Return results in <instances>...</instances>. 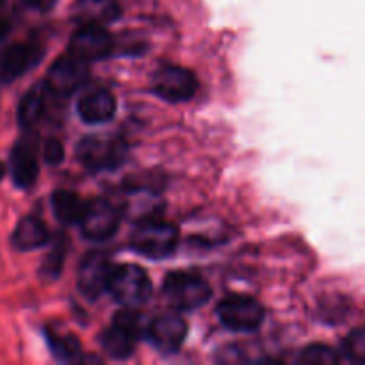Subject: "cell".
<instances>
[{
  "instance_id": "cell-9",
  "label": "cell",
  "mask_w": 365,
  "mask_h": 365,
  "mask_svg": "<svg viewBox=\"0 0 365 365\" xmlns=\"http://www.w3.org/2000/svg\"><path fill=\"white\" fill-rule=\"evenodd\" d=\"M114 38L102 25H81L70 39V53L82 61H98L110 56Z\"/></svg>"
},
{
  "instance_id": "cell-4",
  "label": "cell",
  "mask_w": 365,
  "mask_h": 365,
  "mask_svg": "<svg viewBox=\"0 0 365 365\" xmlns=\"http://www.w3.org/2000/svg\"><path fill=\"white\" fill-rule=\"evenodd\" d=\"M107 291L123 307H139L152 294V284L145 269L134 264L113 266Z\"/></svg>"
},
{
  "instance_id": "cell-6",
  "label": "cell",
  "mask_w": 365,
  "mask_h": 365,
  "mask_svg": "<svg viewBox=\"0 0 365 365\" xmlns=\"http://www.w3.org/2000/svg\"><path fill=\"white\" fill-rule=\"evenodd\" d=\"M198 88L195 73L182 66H163L153 73L152 89L166 102H185L192 98Z\"/></svg>"
},
{
  "instance_id": "cell-23",
  "label": "cell",
  "mask_w": 365,
  "mask_h": 365,
  "mask_svg": "<svg viewBox=\"0 0 365 365\" xmlns=\"http://www.w3.org/2000/svg\"><path fill=\"white\" fill-rule=\"evenodd\" d=\"M63 262H64V245L63 241H61L59 245H56V248L52 250V253L46 257L45 264H43L41 274L46 278H57L61 267H63Z\"/></svg>"
},
{
  "instance_id": "cell-27",
  "label": "cell",
  "mask_w": 365,
  "mask_h": 365,
  "mask_svg": "<svg viewBox=\"0 0 365 365\" xmlns=\"http://www.w3.org/2000/svg\"><path fill=\"white\" fill-rule=\"evenodd\" d=\"M4 175H6V166H4L2 163H0V180L4 178Z\"/></svg>"
},
{
  "instance_id": "cell-24",
  "label": "cell",
  "mask_w": 365,
  "mask_h": 365,
  "mask_svg": "<svg viewBox=\"0 0 365 365\" xmlns=\"http://www.w3.org/2000/svg\"><path fill=\"white\" fill-rule=\"evenodd\" d=\"M43 155H45L46 163L52 164V166H57V164H61L64 160L63 143H61L59 139H56V138H50L48 141H46L45 150H43Z\"/></svg>"
},
{
  "instance_id": "cell-15",
  "label": "cell",
  "mask_w": 365,
  "mask_h": 365,
  "mask_svg": "<svg viewBox=\"0 0 365 365\" xmlns=\"http://www.w3.org/2000/svg\"><path fill=\"white\" fill-rule=\"evenodd\" d=\"M121 7L118 0H77L73 6V18L81 25H102L120 18Z\"/></svg>"
},
{
  "instance_id": "cell-2",
  "label": "cell",
  "mask_w": 365,
  "mask_h": 365,
  "mask_svg": "<svg viewBox=\"0 0 365 365\" xmlns=\"http://www.w3.org/2000/svg\"><path fill=\"white\" fill-rule=\"evenodd\" d=\"M75 155L89 171L114 170L127 157V145L114 135H88L77 145Z\"/></svg>"
},
{
  "instance_id": "cell-26",
  "label": "cell",
  "mask_w": 365,
  "mask_h": 365,
  "mask_svg": "<svg viewBox=\"0 0 365 365\" xmlns=\"http://www.w3.org/2000/svg\"><path fill=\"white\" fill-rule=\"evenodd\" d=\"M9 31H11L9 20H7V18H4V16H0V41H2V39L6 38L7 34H9Z\"/></svg>"
},
{
  "instance_id": "cell-21",
  "label": "cell",
  "mask_w": 365,
  "mask_h": 365,
  "mask_svg": "<svg viewBox=\"0 0 365 365\" xmlns=\"http://www.w3.org/2000/svg\"><path fill=\"white\" fill-rule=\"evenodd\" d=\"M299 364H307V365H330V364H337L339 356L337 353L334 351L331 348L324 344H312L307 346L298 356Z\"/></svg>"
},
{
  "instance_id": "cell-22",
  "label": "cell",
  "mask_w": 365,
  "mask_h": 365,
  "mask_svg": "<svg viewBox=\"0 0 365 365\" xmlns=\"http://www.w3.org/2000/svg\"><path fill=\"white\" fill-rule=\"evenodd\" d=\"M344 353L353 362L365 364V327L356 328L346 337Z\"/></svg>"
},
{
  "instance_id": "cell-11",
  "label": "cell",
  "mask_w": 365,
  "mask_h": 365,
  "mask_svg": "<svg viewBox=\"0 0 365 365\" xmlns=\"http://www.w3.org/2000/svg\"><path fill=\"white\" fill-rule=\"evenodd\" d=\"M146 337L164 355H173L184 344L187 337V324L177 314H163L148 323Z\"/></svg>"
},
{
  "instance_id": "cell-12",
  "label": "cell",
  "mask_w": 365,
  "mask_h": 365,
  "mask_svg": "<svg viewBox=\"0 0 365 365\" xmlns=\"http://www.w3.org/2000/svg\"><path fill=\"white\" fill-rule=\"evenodd\" d=\"M43 50L36 43H14L0 52V82L16 81L41 61Z\"/></svg>"
},
{
  "instance_id": "cell-19",
  "label": "cell",
  "mask_w": 365,
  "mask_h": 365,
  "mask_svg": "<svg viewBox=\"0 0 365 365\" xmlns=\"http://www.w3.org/2000/svg\"><path fill=\"white\" fill-rule=\"evenodd\" d=\"M52 207L53 214H56V217L61 223L75 225L81 221L86 209V203L75 192L59 189V191H56L52 195Z\"/></svg>"
},
{
  "instance_id": "cell-16",
  "label": "cell",
  "mask_w": 365,
  "mask_h": 365,
  "mask_svg": "<svg viewBox=\"0 0 365 365\" xmlns=\"http://www.w3.org/2000/svg\"><path fill=\"white\" fill-rule=\"evenodd\" d=\"M139 335L132 331L130 328L125 324L114 321L113 327L107 328L100 337V344H102L103 351L109 356L116 360L128 359L134 353L135 342H138Z\"/></svg>"
},
{
  "instance_id": "cell-7",
  "label": "cell",
  "mask_w": 365,
  "mask_h": 365,
  "mask_svg": "<svg viewBox=\"0 0 365 365\" xmlns=\"http://www.w3.org/2000/svg\"><path fill=\"white\" fill-rule=\"evenodd\" d=\"M89 77L88 61L78 59L73 53H64L50 66L46 75V88L56 95H71L86 84Z\"/></svg>"
},
{
  "instance_id": "cell-18",
  "label": "cell",
  "mask_w": 365,
  "mask_h": 365,
  "mask_svg": "<svg viewBox=\"0 0 365 365\" xmlns=\"http://www.w3.org/2000/svg\"><path fill=\"white\" fill-rule=\"evenodd\" d=\"M46 95H48V88L46 84H36L25 93L21 98L20 107H18V121L24 128H32L34 125L39 123L46 110Z\"/></svg>"
},
{
  "instance_id": "cell-1",
  "label": "cell",
  "mask_w": 365,
  "mask_h": 365,
  "mask_svg": "<svg viewBox=\"0 0 365 365\" xmlns=\"http://www.w3.org/2000/svg\"><path fill=\"white\" fill-rule=\"evenodd\" d=\"M130 246L146 259H168L178 246V228L168 221H143L132 232Z\"/></svg>"
},
{
  "instance_id": "cell-17",
  "label": "cell",
  "mask_w": 365,
  "mask_h": 365,
  "mask_svg": "<svg viewBox=\"0 0 365 365\" xmlns=\"http://www.w3.org/2000/svg\"><path fill=\"white\" fill-rule=\"evenodd\" d=\"M50 239L46 225L39 217L27 216L20 220L13 232V246L20 252H32L45 246Z\"/></svg>"
},
{
  "instance_id": "cell-13",
  "label": "cell",
  "mask_w": 365,
  "mask_h": 365,
  "mask_svg": "<svg viewBox=\"0 0 365 365\" xmlns=\"http://www.w3.org/2000/svg\"><path fill=\"white\" fill-rule=\"evenodd\" d=\"M9 164L11 177H13V182L18 187L27 189L31 185H34L39 173V164L36 146L29 139H21V141H18L14 145L9 157Z\"/></svg>"
},
{
  "instance_id": "cell-25",
  "label": "cell",
  "mask_w": 365,
  "mask_h": 365,
  "mask_svg": "<svg viewBox=\"0 0 365 365\" xmlns=\"http://www.w3.org/2000/svg\"><path fill=\"white\" fill-rule=\"evenodd\" d=\"M25 2H27L31 7H36V9L46 11V9H50V7H52L57 0H25Z\"/></svg>"
},
{
  "instance_id": "cell-5",
  "label": "cell",
  "mask_w": 365,
  "mask_h": 365,
  "mask_svg": "<svg viewBox=\"0 0 365 365\" xmlns=\"http://www.w3.org/2000/svg\"><path fill=\"white\" fill-rule=\"evenodd\" d=\"M221 323L234 331H253L264 321V309L257 299L248 296H230L217 305Z\"/></svg>"
},
{
  "instance_id": "cell-10",
  "label": "cell",
  "mask_w": 365,
  "mask_h": 365,
  "mask_svg": "<svg viewBox=\"0 0 365 365\" xmlns=\"http://www.w3.org/2000/svg\"><path fill=\"white\" fill-rule=\"evenodd\" d=\"M114 264L103 252H89L78 267V291L89 299H96L107 291L110 271Z\"/></svg>"
},
{
  "instance_id": "cell-14",
  "label": "cell",
  "mask_w": 365,
  "mask_h": 365,
  "mask_svg": "<svg viewBox=\"0 0 365 365\" xmlns=\"http://www.w3.org/2000/svg\"><path fill=\"white\" fill-rule=\"evenodd\" d=\"M77 110L86 123H106L116 114V98L107 89H93L78 98Z\"/></svg>"
},
{
  "instance_id": "cell-3",
  "label": "cell",
  "mask_w": 365,
  "mask_h": 365,
  "mask_svg": "<svg viewBox=\"0 0 365 365\" xmlns=\"http://www.w3.org/2000/svg\"><path fill=\"white\" fill-rule=\"evenodd\" d=\"M163 292L168 303L177 310H196L205 305L212 296L210 285L202 277L184 271L168 274Z\"/></svg>"
},
{
  "instance_id": "cell-8",
  "label": "cell",
  "mask_w": 365,
  "mask_h": 365,
  "mask_svg": "<svg viewBox=\"0 0 365 365\" xmlns=\"http://www.w3.org/2000/svg\"><path fill=\"white\" fill-rule=\"evenodd\" d=\"M121 214L109 200L98 198L86 203L84 214L81 217L82 234L91 241H107L116 234L120 227Z\"/></svg>"
},
{
  "instance_id": "cell-20",
  "label": "cell",
  "mask_w": 365,
  "mask_h": 365,
  "mask_svg": "<svg viewBox=\"0 0 365 365\" xmlns=\"http://www.w3.org/2000/svg\"><path fill=\"white\" fill-rule=\"evenodd\" d=\"M46 341L53 355L63 362H70L81 355V342L71 334H57L56 330H46Z\"/></svg>"
}]
</instances>
